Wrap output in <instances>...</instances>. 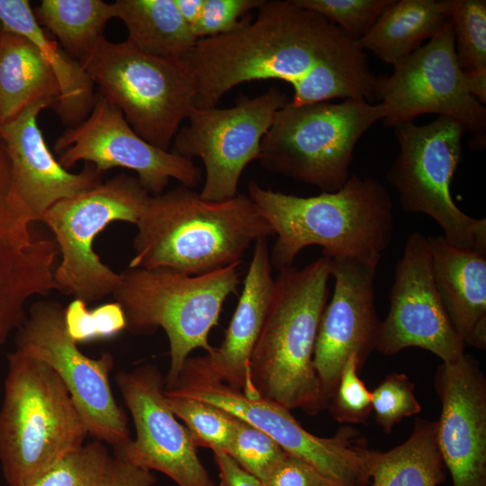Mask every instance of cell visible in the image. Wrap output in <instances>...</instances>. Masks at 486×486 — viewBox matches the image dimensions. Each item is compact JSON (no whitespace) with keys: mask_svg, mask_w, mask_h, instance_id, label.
I'll list each match as a JSON object with an SVG mask.
<instances>
[{"mask_svg":"<svg viewBox=\"0 0 486 486\" xmlns=\"http://www.w3.org/2000/svg\"><path fill=\"white\" fill-rule=\"evenodd\" d=\"M195 87V107L217 105L239 84L280 79L294 94L339 73L366 68L357 40L293 0H265L256 18L234 31L198 39L183 58Z\"/></svg>","mask_w":486,"mask_h":486,"instance_id":"6da1fadb","label":"cell"},{"mask_svg":"<svg viewBox=\"0 0 486 486\" xmlns=\"http://www.w3.org/2000/svg\"><path fill=\"white\" fill-rule=\"evenodd\" d=\"M136 226L129 267L186 275L241 263L252 243L274 236L248 194L208 201L182 184L150 195Z\"/></svg>","mask_w":486,"mask_h":486,"instance_id":"7a4b0ae2","label":"cell"},{"mask_svg":"<svg viewBox=\"0 0 486 486\" xmlns=\"http://www.w3.org/2000/svg\"><path fill=\"white\" fill-rule=\"evenodd\" d=\"M248 191L276 236L270 259L277 271L293 266L309 246L321 247L322 256L331 258L381 256L392 242V202L372 177L354 175L338 191L309 197L266 189L254 180Z\"/></svg>","mask_w":486,"mask_h":486,"instance_id":"3957f363","label":"cell"},{"mask_svg":"<svg viewBox=\"0 0 486 486\" xmlns=\"http://www.w3.org/2000/svg\"><path fill=\"white\" fill-rule=\"evenodd\" d=\"M249 364L258 396L316 416L328 408L313 365L314 347L328 297L329 258L278 271Z\"/></svg>","mask_w":486,"mask_h":486,"instance_id":"277c9868","label":"cell"},{"mask_svg":"<svg viewBox=\"0 0 486 486\" xmlns=\"http://www.w3.org/2000/svg\"><path fill=\"white\" fill-rule=\"evenodd\" d=\"M86 424L47 364L14 351L0 410V462L8 486H24L84 445Z\"/></svg>","mask_w":486,"mask_h":486,"instance_id":"5b68a950","label":"cell"},{"mask_svg":"<svg viewBox=\"0 0 486 486\" xmlns=\"http://www.w3.org/2000/svg\"><path fill=\"white\" fill-rule=\"evenodd\" d=\"M240 264L199 275L129 266L120 274L112 295L124 311L126 328L148 334L161 328L166 334L170 355L166 391L176 386L194 350H212L209 334L225 301L238 292Z\"/></svg>","mask_w":486,"mask_h":486,"instance_id":"8992f818","label":"cell"},{"mask_svg":"<svg viewBox=\"0 0 486 486\" xmlns=\"http://www.w3.org/2000/svg\"><path fill=\"white\" fill-rule=\"evenodd\" d=\"M384 112L382 103L364 98L300 106L288 102L262 139L258 160L269 172L337 192L349 178L357 141Z\"/></svg>","mask_w":486,"mask_h":486,"instance_id":"52a82bcc","label":"cell"},{"mask_svg":"<svg viewBox=\"0 0 486 486\" xmlns=\"http://www.w3.org/2000/svg\"><path fill=\"white\" fill-rule=\"evenodd\" d=\"M80 63L98 93L122 111L140 137L169 151L195 108L194 84L183 58L149 55L126 40L103 37Z\"/></svg>","mask_w":486,"mask_h":486,"instance_id":"ba28073f","label":"cell"},{"mask_svg":"<svg viewBox=\"0 0 486 486\" xmlns=\"http://www.w3.org/2000/svg\"><path fill=\"white\" fill-rule=\"evenodd\" d=\"M149 196L137 176L120 174L45 212L40 221L53 232L61 254L54 270L58 291L86 304L113 294L121 274L94 251V238L113 221L136 225Z\"/></svg>","mask_w":486,"mask_h":486,"instance_id":"9c48e42d","label":"cell"},{"mask_svg":"<svg viewBox=\"0 0 486 486\" xmlns=\"http://www.w3.org/2000/svg\"><path fill=\"white\" fill-rule=\"evenodd\" d=\"M394 129L400 152L386 178L397 189L402 210L431 217L452 245L486 252V220L463 212L450 194L463 156V125L438 116L425 125L409 122Z\"/></svg>","mask_w":486,"mask_h":486,"instance_id":"30bf717a","label":"cell"},{"mask_svg":"<svg viewBox=\"0 0 486 486\" xmlns=\"http://www.w3.org/2000/svg\"><path fill=\"white\" fill-rule=\"evenodd\" d=\"M15 350L47 364L58 374L76 404L88 434L115 448L130 439L128 419L110 384V353L91 358L68 335L65 308L58 302H36L18 328Z\"/></svg>","mask_w":486,"mask_h":486,"instance_id":"8fae6325","label":"cell"},{"mask_svg":"<svg viewBox=\"0 0 486 486\" xmlns=\"http://www.w3.org/2000/svg\"><path fill=\"white\" fill-rule=\"evenodd\" d=\"M166 392L198 400L229 412L274 440L285 453L311 464L343 486H367L374 451L351 427L340 428L331 437L306 430L291 410L261 396L250 397L223 382L180 381Z\"/></svg>","mask_w":486,"mask_h":486,"instance_id":"7c38bea8","label":"cell"},{"mask_svg":"<svg viewBox=\"0 0 486 486\" xmlns=\"http://www.w3.org/2000/svg\"><path fill=\"white\" fill-rule=\"evenodd\" d=\"M290 100L276 86L255 97L240 96L230 108H194L172 142L171 152L201 158L205 178L200 196L235 197L246 166L260 156L261 141L276 112Z\"/></svg>","mask_w":486,"mask_h":486,"instance_id":"4fadbf2b","label":"cell"},{"mask_svg":"<svg viewBox=\"0 0 486 486\" xmlns=\"http://www.w3.org/2000/svg\"><path fill=\"white\" fill-rule=\"evenodd\" d=\"M393 68L391 76H377L376 82V100L381 99L385 108L386 126L437 113L457 121L474 136L484 135L486 109L469 93L450 19L425 46Z\"/></svg>","mask_w":486,"mask_h":486,"instance_id":"5bb4252c","label":"cell"},{"mask_svg":"<svg viewBox=\"0 0 486 486\" xmlns=\"http://www.w3.org/2000/svg\"><path fill=\"white\" fill-rule=\"evenodd\" d=\"M54 149L66 169L84 161L103 173L112 167L135 171L150 195L164 193L170 179L194 189L202 177L193 159L160 149L140 137L122 111L99 93L89 116L68 128Z\"/></svg>","mask_w":486,"mask_h":486,"instance_id":"9a60e30c","label":"cell"},{"mask_svg":"<svg viewBox=\"0 0 486 486\" xmlns=\"http://www.w3.org/2000/svg\"><path fill=\"white\" fill-rule=\"evenodd\" d=\"M116 383L133 419L136 436L114 454L148 471H158L177 486H217L197 455L189 430L170 410L166 382L150 364L121 371Z\"/></svg>","mask_w":486,"mask_h":486,"instance_id":"2e32d148","label":"cell"},{"mask_svg":"<svg viewBox=\"0 0 486 486\" xmlns=\"http://www.w3.org/2000/svg\"><path fill=\"white\" fill-rule=\"evenodd\" d=\"M390 309L381 321L376 349L392 356L419 347L452 363L464 346L456 333L435 286L428 237L410 234L395 269Z\"/></svg>","mask_w":486,"mask_h":486,"instance_id":"e0dca14e","label":"cell"},{"mask_svg":"<svg viewBox=\"0 0 486 486\" xmlns=\"http://www.w3.org/2000/svg\"><path fill=\"white\" fill-rule=\"evenodd\" d=\"M381 256L344 255L329 258L335 287L322 312L313 365L329 400L352 355L359 368L376 349L381 320L374 305V276Z\"/></svg>","mask_w":486,"mask_h":486,"instance_id":"ac0fdd59","label":"cell"},{"mask_svg":"<svg viewBox=\"0 0 486 486\" xmlns=\"http://www.w3.org/2000/svg\"><path fill=\"white\" fill-rule=\"evenodd\" d=\"M441 402L437 446L452 486H486V379L464 354L442 363L434 378Z\"/></svg>","mask_w":486,"mask_h":486,"instance_id":"d6986e66","label":"cell"},{"mask_svg":"<svg viewBox=\"0 0 486 486\" xmlns=\"http://www.w3.org/2000/svg\"><path fill=\"white\" fill-rule=\"evenodd\" d=\"M272 269L267 238H259L254 243L243 289L221 344L203 356L189 357L178 382H223L250 397L258 396L249 364L273 295Z\"/></svg>","mask_w":486,"mask_h":486,"instance_id":"ffe728a7","label":"cell"},{"mask_svg":"<svg viewBox=\"0 0 486 486\" xmlns=\"http://www.w3.org/2000/svg\"><path fill=\"white\" fill-rule=\"evenodd\" d=\"M54 106L52 101H40L25 108L14 120L0 124L14 186L36 221L56 202L102 183L103 172L94 165L86 163L82 171L71 173L50 150L38 117L42 110Z\"/></svg>","mask_w":486,"mask_h":486,"instance_id":"44dd1931","label":"cell"},{"mask_svg":"<svg viewBox=\"0 0 486 486\" xmlns=\"http://www.w3.org/2000/svg\"><path fill=\"white\" fill-rule=\"evenodd\" d=\"M433 279L464 346L486 348V252L428 237Z\"/></svg>","mask_w":486,"mask_h":486,"instance_id":"7402d4cb","label":"cell"},{"mask_svg":"<svg viewBox=\"0 0 486 486\" xmlns=\"http://www.w3.org/2000/svg\"><path fill=\"white\" fill-rule=\"evenodd\" d=\"M0 22L5 32L28 39L52 69L59 88L54 111L68 128L84 122L96 101L94 84L82 64L49 37L38 23L28 0H0Z\"/></svg>","mask_w":486,"mask_h":486,"instance_id":"603a6c76","label":"cell"},{"mask_svg":"<svg viewBox=\"0 0 486 486\" xmlns=\"http://www.w3.org/2000/svg\"><path fill=\"white\" fill-rule=\"evenodd\" d=\"M450 10L451 0H393L358 44L395 67L439 32Z\"/></svg>","mask_w":486,"mask_h":486,"instance_id":"cb8c5ba5","label":"cell"},{"mask_svg":"<svg viewBox=\"0 0 486 486\" xmlns=\"http://www.w3.org/2000/svg\"><path fill=\"white\" fill-rule=\"evenodd\" d=\"M58 95L56 76L37 47L4 31L0 38V124L40 101L56 105Z\"/></svg>","mask_w":486,"mask_h":486,"instance_id":"d4e9b609","label":"cell"},{"mask_svg":"<svg viewBox=\"0 0 486 486\" xmlns=\"http://www.w3.org/2000/svg\"><path fill=\"white\" fill-rule=\"evenodd\" d=\"M113 6L114 18L127 28L126 41L144 53L182 58L198 40L174 0H117Z\"/></svg>","mask_w":486,"mask_h":486,"instance_id":"484cf974","label":"cell"},{"mask_svg":"<svg viewBox=\"0 0 486 486\" xmlns=\"http://www.w3.org/2000/svg\"><path fill=\"white\" fill-rule=\"evenodd\" d=\"M444 467L436 421L417 418L405 442L387 452L374 451L367 486H438L445 481Z\"/></svg>","mask_w":486,"mask_h":486,"instance_id":"4316f807","label":"cell"},{"mask_svg":"<svg viewBox=\"0 0 486 486\" xmlns=\"http://www.w3.org/2000/svg\"><path fill=\"white\" fill-rule=\"evenodd\" d=\"M156 482L151 471L111 454L105 443L95 439L24 486H154Z\"/></svg>","mask_w":486,"mask_h":486,"instance_id":"83f0119b","label":"cell"},{"mask_svg":"<svg viewBox=\"0 0 486 486\" xmlns=\"http://www.w3.org/2000/svg\"><path fill=\"white\" fill-rule=\"evenodd\" d=\"M33 13L38 23L81 62L104 37L106 23L114 18V6L102 0H42Z\"/></svg>","mask_w":486,"mask_h":486,"instance_id":"f1b7e54d","label":"cell"},{"mask_svg":"<svg viewBox=\"0 0 486 486\" xmlns=\"http://www.w3.org/2000/svg\"><path fill=\"white\" fill-rule=\"evenodd\" d=\"M166 402L189 430L194 445L213 453H225L231 440L236 417L214 405L166 392Z\"/></svg>","mask_w":486,"mask_h":486,"instance_id":"f546056e","label":"cell"},{"mask_svg":"<svg viewBox=\"0 0 486 486\" xmlns=\"http://www.w3.org/2000/svg\"><path fill=\"white\" fill-rule=\"evenodd\" d=\"M450 20L462 69L486 70V1L451 0Z\"/></svg>","mask_w":486,"mask_h":486,"instance_id":"4dcf8cb0","label":"cell"},{"mask_svg":"<svg viewBox=\"0 0 486 486\" xmlns=\"http://www.w3.org/2000/svg\"><path fill=\"white\" fill-rule=\"evenodd\" d=\"M225 453L263 483L287 454L269 436L237 417Z\"/></svg>","mask_w":486,"mask_h":486,"instance_id":"1f68e13d","label":"cell"},{"mask_svg":"<svg viewBox=\"0 0 486 486\" xmlns=\"http://www.w3.org/2000/svg\"><path fill=\"white\" fill-rule=\"evenodd\" d=\"M65 324L69 337L77 344L112 338L127 326L124 311L117 302L89 310L77 299L65 308Z\"/></svg>","mask_w":486,"mask_h":486,"instance_id":"d6a6232c","label":"cell"},{"mask_svg":"<svg viewBox=\"0 0 486 486\" xmlns=\"http://www.w3.org/2000/svg\"><path fill=\"white\" fill-rule=\"evenodd\" d=\"M393 0H293L338 26L347 35L361 39Z\"/></svg>","mask_w":486,"mask_h":486,"instance_id":"836d02e7","label":"cell"},{"mask_svg":"<svg viewBox=\"0 0 486 486\" xmlns=\"http://www.w3.org/2000/svg\"><path fill=\"white\" fill-rule=\"evenodd\" d=\"M414 388L405 374L392 373L371 392L372 412L384 433L391 434L403 418L421 412Z\"/></svg>","mask_w":486,"mask_h":486,"instance_id":"e575fe53","label":"cell"},{"mask_svg":"<svg viewBox=\"0 0 486 486\" xmlns=\"http://www.w3.org/2000/svg\"><path fill=\"white\" fill-rule=\"evenodd\" d=\"M356 355L344 365L328 408L335 420L346 424H364L372 413V395L358 376Z\"/></svg>","mask_w":486,"mask_h":486,"instance_id":"d590c367","label":"cell"},{"mask_svg":"<svg viewBox=\"0 0 486 486\" xmlns=\"http://www.w3.org/2000/svg\"><path fill=\"white\" fill-rule=\"evenodd\" d=\"M265 0H204L192 31L197 39L214 37L237 29L246 15Z\"/></svg>","mask_w":486,"mask_h":486,"instance_id":"8d00e7d4","label":"cell"},{"mask_svg":"<svg viewBox=\"0 0 486 486\" xmlns=\"http://www.w3.org/2000/svg\"><path fill=\"white\" fill-rule=\"evenodd\" d=\"M266 486H343L307 462L287 454L264 482Z\"/></svg>","mask_w":486,"mask_h":486,"instance_id":"74e56055","label":"cell"},{"mask_svg":"<svg viewBox=\"0 0 486 486\" xmlns=\"http://www.w3.org/2000/svg\"><path fill=\"white\" fill-rule=\"evenodd\" d=\"M219 470L217 486H266L259 479L240 467L226 453H213Z\"/></svg>","mask_w":486,"mask_h":486,"instance_id":"f35d334b","label":"cell"},{"mask_svg":"<svg viewBox=\"0 0 486 486\" xmlns=\"http://www.w3.org/2000/svg\"><path fill=\"white\" fill-rule=\"evenodd\" d=\"M469 93L481 104H486V70L465 71Z\"/></svg>","mask_w":486,"mask_h":486,"instance_id":"ab89813d","label":"cell"},{"mask_svg":"<svg viewBox=\"0 0 486 486\" xmlns=\"http://www.w3.org/2000/svg\"><path fill=\"white\" fill-rule=\"evenodd\" d=\"M178 12L192 28L198 20L204 0H174Z\"/></svg>","mask_w":486,"mask_h":486,"instance_id":"60d3db41","label":"cell"},{"mask_svg":"<svg viewBox=\"0 0 486 486\" xmlns=\"http://www.w3.org/2000/svg\"><path fill=\"white\" fill-rule=\"evenodd\" d=\"M4 32V26H3L2 22H0V38H1Z\"/></svg>","mask_w":486,"mask_h":486,"instance_id":"b9f144b4","label":"cell"}]
</instances>
